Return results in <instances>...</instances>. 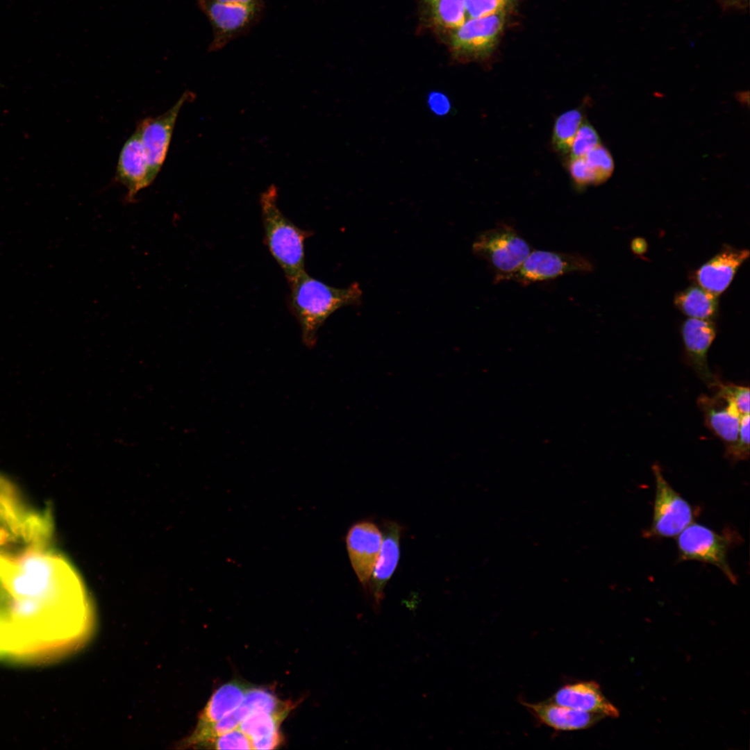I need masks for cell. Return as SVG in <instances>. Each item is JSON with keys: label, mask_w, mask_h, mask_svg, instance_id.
Here are the masks:
<instances>
[{"label": "cell", "mask_w": 750, "mask_h": 750, "mask_svg": "<svg viewBox=\"0 0 750 750\" xmlns=\"http://www.w3.org/2000/svg\"><path fill=\"white\" fill-rule=\"evenodd\" d=\"M679 560H696L718 567L733 584L737 577L728 561V552L733 544L728 533L720 534L707 526L692 522L677 535Z\"/></svg>", "instance_id": "7"}, {"label": "cell", "mask_w": 750, "mask_h": 750, "mask_svg": "<svg viewBox=\"0 0 750 750\" xmlns=\"http://www.w3.org/2000/svg\"><path fill=\"white\" fill-rule=\"evenodd\" d=\"M291 709L292 708H288L274 712L253 713L244 719L238 728L249 737L251 742L281 733L280 725Z\"/></svg>", "instance_id": "22"}, {"label": "cell", "mask_w": 750, "mask_h": 750, "mask_svg": "<svg viewBox=\"0 0 750 750\" xmlns=\"http://www.w3.org/2000/svg\"><path fill=\"white\" fill-rule=\"evenodd\" d=\"M583 122V114L578 108L567 110L556 118L551 136L552 146L556 151L569 152L576 133Z\"/></svg>", "instance_id": "23"}, {"label": "cell", "mask_w": 750, "mask_h": 750, "mask_svg": "<svg viewBox=\"0 0 750 750\" xmlns=\"http://www.w3.org/2000/svg\"><path fill=\"white\" fill-rule=\"evenodd\" d=\"M289 305L297 319L303 344L312 348L326 319L342 307L360 303L362 290L358 283L337 288L309 276L306 272L290 283Z\"/></svg>", "instance_id": "3"}, {"label": "cell", "mask_w": 750, "mask_h": 750, "mask_svg": "<svg viewBox=\"0 0 750 750\" xmlns=\"http://www.w3.org/2000/svg\"><path fill=\"white\" fill-rule=\"evenodd\" d=\"M283 738L281 733L264 737L251 742L252 749H274L281 744Z\"/></svg>", "instance_id": "32"}, {"label": "cell", "mask_w": 750, "mask_h": 750, "mask_svg": "<svg viewBox=\"0 0 750 750\" xmlns=\"http://www.w3.org/2000/svg\"><path fill=\"white\" fill-rule=\"evenodd\" d=\"M435 20L445 28H458L465 24V0H428Z\"/></svg>", "instance_id": "24"}, {"label": "cell", "mask_w": 750, "mask_h": 750, "mask_svg": "<svg viewBox=\"0 0 750 750\" xmlns=\"http://www.w3.org/2000/svg\"><path fill=\"white\" fill-rule=\"evenodd\" d=\"M148 174L147 159L137 126L124 143L116 167L115 179L126 189L127 203H134L138 193L149 186Z\"/></svg>", "instance_id": "13"}, {"label": "cell", "mask_w": 750, "mask_h": 750, "mask_svg": "<svg viewBox=\"0 0 750 750\" xmlns=\"http://www.w3.org/2000/svg\"><path fill=\"white\" fill-rule=\"evenodd\" d=\"M505 10L492 15L473 18L458 28L451 36V46L458 55L481 58L494 48L505 23Z\"/></svg>", "instance_id": "11"}, {"label": "cell", "mask_w": 750, "mask_h": 750, "mask_svg": "<svg viewBox=\"0 0 750 750\" xmlns=\"http://www.w3.org/2000/svg\"><path fill=\"white\" fill-rule=\"evenodd\" d=\"M747 249L727 248L708 260L696 272L698 285L718 296L731 284L742 264L749 258Z\"/></svg>", "instance_id": "17"}, {"label": "cell", "mask_w": 750, "mask_h": 750, "mask_svg": "<svg viewBox=\"0 0 750 750\" xmlns=\"http://www.w3.org/2000/svg\"><path fill=\"white\" fill-rule=\"evenodd\" d=\"M749 414L742 416L738 438L734 443L727 445L726 456L731 460H744L749 458Z\"/></svg>", "instance_id": "29"}, {"label": "cell", "mask_w": 750, "mask_h": 750, "mask_svg": "<svg viewBox=\"0 0 750 750\" xmlns=\"http://www.w3.org/2000/svg\"><path fill=\"white\" fill-rule=\"evenodd\" d=\"M554 703L575 710L617 717L618 709L603 695L594 681H578L558 688L550 698Z\"/></svg>", "instance_id": "16"}, {"label": "cell", "mask_w": 750, "mask_h": 750, "mask_svg": "<svg viewBox=\"0 0 750 750\" xmlns=\"http://www.w3.org/2000/svg\"><path fill=\"white\" fill-rule=\"evenodd\" d=\"M631 248L635 253L641 254L645 251L647 243L645 240L642 238H636L632 241Z\"/></svg>", "instance_id": "36"}, {"label": "cell", "mask_w": 750, "mask_h": 750, "mask_svg": "<svg viewBox=\"0 0 750 750\" xmlns=\"http://www.w3.org/2000/svg\"><path fill=\"white\" fill-rule=\"evenodd\" d=\"M381 550L369 583L376 610H379L385 587L396 569L400 556V538L402 527L397 522L383 524Z\"/></svg>", "instance_id": "15"}, {"label": "cell", "mask_w": 750, "mask_h": 750, "mask_svg": "<svg viewBox=\"0 0 750 750\" xmlns=\"http://www.w3.org/2000/svg\"><path fill=\"white\" fill-rule=\"evenodd\" d=\"M568 170L573 181L578 186L597 185L594 174L584 156L570 158Z\"/></svg>", "instance_id": "30"}, {"label": "cell", "mask_w": 750, "mask_h": 750, "mask_svg": "<svg viewBox=\"0 0 750 750\" xmlns=\"http://www.w3.org/2000/svg\"><path fill=\"white\" fill-rule=\"evenodd\" d=\"M472 250L488 262L494 273L496 283L508 281L531 251L528 243L506 224L479 234L473 242Z\"/></svg>", "instance_id": "5"}, {"label": "cell", "mask_w": 750, "mask_h": 750, "mask_svg": "<svg viewBox=\"0 0 750 750\" xmlns=\"http://www.w3.org/2000/svg\"><path fill=\"white\" fill-rule=\"evenodd\" d=\"M212 28L210 52L221 50L233 40L249 32L260 22L264 5L244 6L215 0H197Z\"/></svg>", "instance_id": "8"}, {"label": "cell", "mask_w": 750, "mask_h": 750, "mask_svg": "<svg viewBox=\"0 0 750 750\" xmlns=\"http://www.w3.org/2000/svg\"><path fill=\"white\" fill-rule=\"evenodd\" d=\"M717 297L699 285H692L676 295L674 304L691 318L710 319L717 312Z\"/></svg>", "instance_id": "21"}, {"label": "cell", "mask_w": 750, "mask_h": 750, "mask_svg": "<svg viewBox=\"0 0 750 750\" xmlns=\"http://www.w3.org/2000/svg\"><path fill=\"white\" fill-rule=\"evenodd\" d=\"M599 144L600 138L595 128L589 122H583L571 145L570 158L583 156Z\"/></svg>", "instance_id": "27"}, {"label": "cell", "mask_w": 750, "mask_h": 750, "mask_svg": "<svg viewBox=\"0 0 750 750\" xmlns=\"http://www.w3.org/2000/svg\"><path fill=\"white\" fill-rule=\"evenodd\" d=\"M53 531L50 512L29 506L0 476V556H17L50 548Z\"/></svg>", "instance_id": "2"}, {"label": "cell", "mask_w": 750, "mask_h": 750, "mask_svg": "<svg viewBox=\"0 0 750 750\" xmlns=\"http://www.w3.org/2000/svg\"><path fill=\"white\" fill-rule=\"evenodd\" d=\"M592 267L588 259L578 253L535 250L508 280L527 285L571 273L588 272Z\"/></svg>", "instance_id": "10"}, {"label": "cell", "mask_w": 750, "mask_h": 750, "mask_svg": "<svg viewBox=\"0 0 750 750\" xmlns=\"http://www.w3.org/2000/svg\"><path fill=\"white\" fill-rule=\"evenodd\" d=\"M222 3L240 4L244 6H261L264 5L263 0H215Z\"/></svg>", "instance_id": "35"}, {"label": "cell", "mask_w": 750, "mask_h": 750, "mask_svg": "<svg viewBox=\"0 0 750 750\" xmlns=\"http://www.w3.org/2000/svg\"><path fill=\"white\" fill-rule=\"evenodd\" d=\"M583 156L594 174L597 185L604 183L611 176L614 161L610 151L602 144L597 145Z\"/></svg>", "instance_id": "25"}, {"label": "cell", "mask_w": 750, "mask_h": 750, "mask_svg": "<svg viewBox=\"0 0 750 750\" xmlns=\"http://www.w3.org/2000/svg\"><path fill=\"white\" fill-rule=\"evenodd\" d=\"M717 388L716 396L733 403L741 416L749 414V387L719 382Z\"/></svg>", "instance_id": "26"}, {"label": "cell", "mask_w": 750, "mask_h": 750, "mask_svg": "<svg viewBox=\"0 0 750 750\" xmlns=\"http://www.w3.org/2000/svg\"><path fill=\"white\" fill-rule=\"evenodd\" d=\"M510 0H465V8L472 18L486 17L505 10Z\"/></svg>", "instance_id": "31"}, {"label": "cell", "mask_w": 750, "mask_h": 750, "mask_svg": "<svg viewBox=\"0 0 750 750\" xmlns=\"http://www.w3.org/2000/svg\"><path fill=\"white\" fill-rule=\"evenodd\" d=\"M202 748L215 749H252L251 741L238 727L206 743Z\"/></svg>", "instance_id": "28"}, {"label": "cell", "mask_w": 750, "mask_h": 750, "mask_svg": "<svg viewBox=\"0 0 750 750\" xmlns=\"http://www.w3.org/2000/svg\"><path fill=\"white\" fill-rule=\"evenodd\" d=\"M724 401V406H722V399L715 395L711 398L701 395L698 399L706 425L727 445H730L738 438L742 416L733 403L726 400Z\"/></svg>", "instance_id": "19"}, {"label": "cell", "mask_w": 750, "mask_h": 750, "mask_svg": "<svg viewBox=\"0 0 750 750\" xmlns=\"http://www.w3.org/2000/svg\"><path fill=\"white\" fill-rule=\"evenodd\" d=\"M248 688L237 680L220 686L201 710L195 728L212 725L236 709L243 701Z\"/></svg>", "instance_id": "20"}, {"label": "cell", "mask_w": 750, "mask_h": 750, "mask_svg": "<svg viewBox=\"0 0 750 750\" xmlns=\"http://www.w3.org/2000/svg\"><path fill=\"white\" fill-rule=\"evenodd\" d=\"M345 540L351 567L366 590L381 550L382 533L373 522L362 521L350 527Z\"/></svg>", "instance_id": "12"}, {"label": "cell", "mask_w": 750, "mask_h": 750, "mask_svg": "<svg viewBox=\"0 0 750 750\" xmlns=\"http://www.w3.org/2000/svg\"><path fill=\"white\" fill-rule=\"evenodd\" d=\"M724 11H743L748 8L749 0H717Z\"/></svg>", "instance_id": "33"}, {"label": "cell", "mask_w": 750, "mask_h": 750, "mask_svg": "<svg viewBox=\"0 0 750 750\" xmlns=\"http://www.w3.org/2000/svg\"><path fill=\"white\" fill-rule=\"evenodd\" d=\"M195 97L193 92L185 90L176 102L162 114L155 117L144 118L138 123L148 162L149 185L153 183L165 160L182 107L185 103L194 101Z\"/></svg>", "instance_id": "9"}, {"label": "cell", "mask_w": 750, "mask_h": 750, "mask_svg": "<svg viewBox=\"0 0 750 750\" xmlns=\"http://www.w3.org/2000/svg\"><path fill=\"white\" fill-rule=\"evenodd\" d=\"M656 490L651 524L645 531L647 538H674L693 522L692 505L665 480L660 466L652 465Z\"/></svg>", "instance_id": "6"}, {"label": "cell", "mask_w": 750, "mask_h": 750, "mask_svg": "<svg viewBox=\"0 0 750 750\" xmlns=\"http://www.w3.org/2000/svg\"><path fill=\"white\" fill-rule=\"evenodd\" d=\"M96 625L76 569L50 548L0 556V660L51 662L84 647Z\"/></svg>", "instance_id": "1"}, {"label": "cell", "mask_w": 750, "mask_h": 750, "mask_svg": "<svg viewBox=\"0 0 750 750\" xmlns=\"http://www.w3.org/2000/svg\"><path fill=\"white\" fill-rule=\"evenodd\" d=\"M522 704L541 724L558 731H575L589 728L604 717L575 710L553 703L522 701Z\"/></svg>", "instance_id": "18"}, {"label": "cell", "mask_w": 750, "mask_h": 750, "mask_svg": "<svg viewBox=\"0 0 750 750\" xmlns=\"http://www.w3.org/2000/svg\"><path fill=\"white\" fill-rule=\"evenodd\" d=\"M688 356L700 378L710 388L720 382L710 370L707 353L716 336L715 324L710 319L689 318L681 328Z\"/></svg>", "instance_id": "14"}, {"label": "cell", "mask_w": 750, "mask_h": 750, "mask_svg": "<svg viewBox=\"0 0 750 750\" xmlns=\"http://www.w3.org/2000/svg\"><path fill=\"white\" fill-rule=\"evenodd\" d=\"M277 187L270 185L260 195L264 239L270 253L290 284L305 272L304 242L310 231L302 229L280 210Z\"/></svg>", "instance_id": "4"}, {"label": "cell", "mask_w": 750, "mask_h": 750, "mask_svg": "<svg viewBox=\"0 0 750 750\" xmlns=\"http://www.w3.org/2000/svg\"><path fill=\"white\" fill-rule=\"evenodd\" d=\"M430 103L432 110L438 114L446 113L449 108L448 100L442 94H435L432 95L430 98Z\"/></svg>", "instance_id": "34"}]
</instances>
